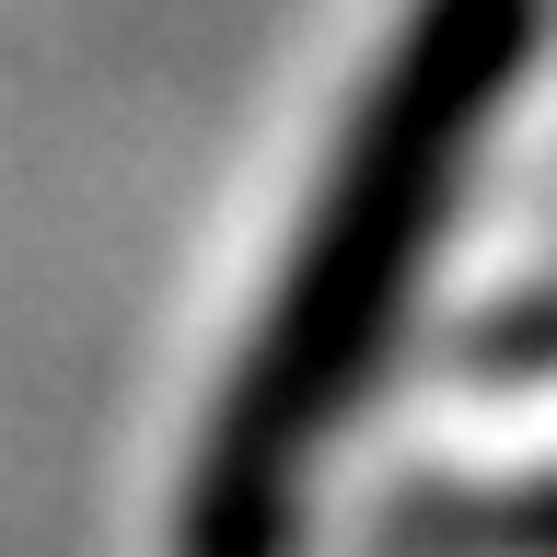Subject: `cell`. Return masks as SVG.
Listing matches in <instances>:
<instances>
[{"label":"cell","mask_w":557,"mask_h":557,"mask_svg":"<svg viewBox=\"0 0 557 557\" xmlns=\"http://www.w3.org/2000/svg\"><path fill=\"white\" fill-rule=\"evenodd\" d=\"M546 12L557 0H407L395 12L383 59L348 94L337 151L302 198V233L233 348V383L198 430V476L174 511L186 546L244 557L290 534L302 476L325 465V442L360 418V395L407 337L430 256L465 209V174L546 47Z\"/></svg>","instance_id":"cell-1"}]
</instances>
